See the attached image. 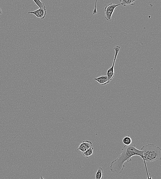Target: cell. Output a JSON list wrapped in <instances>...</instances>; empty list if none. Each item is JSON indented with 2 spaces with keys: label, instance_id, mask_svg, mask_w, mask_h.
Returning <instances> with one entry per match:
<instances>
[{
  "label": "cell",
  "instance_id": "14",
  "mask_svg": "<svg viewBox=\"0 0 161 179\" xmlns=\"http://www.w3.org/2000/svg\"><path fill=\"white\" fill-rule=\"evenodd\" d=\"M1 14H3V12L2 10H1V8H0V15Z\"/></svg>",
  "mask_w": 161,
  "mask_h": 179
},
{
  "label": "cell",
  "instance_id": "1",
  "mask_svg": "<svg viewBox=\"0 0 161 179\" xmlns=\"http://www.w3.org/2000/svg\"><path fill=\"white\" fill-rule=\"evenodd\" d=\"M122 151V152L119 157L111 162L109 166L111 171L114 174L122 173L125 168L124 163L126 162L128 163L131 161L132 157L138 156L143 159V151L136 149L134 144L125 145Z\"/></svg>",
  "mask_w": 161,
  "mask_h": 179
},
{
  "label": "cell",
  "instance_id": "5",
  "mask_svg": "<svg viewBox=\"0 0 161 179\" xmlns=\"http://www.w3.org/2000/svg\"><path fill=\"white\" fill-rule=\"evenodd\" d=\"M28 13L29 14H33L37 17L41 19H43L47 14V10L46 8H39L35 11H29Z\"/></svg>",
  "mask_w": 161,
  "mask_h": 179
},
{
  "label": "cell",
  "instance_id": "7",
  "mask_svg": "<svg viewBox=\"0 0 161 179\" xmlns=\"http://www.w3.org/2000/svg\"><path fill=\"white\" fill-rule=\"evenodd\" d=\"M94 79L102 85H105L110 82L108 80L107 76H100L98 78H95Z\"/></svg>",
  "mask_w": 161,
  "mask_h": 179
},
{
  "label": "cell",
  "instance_id": "9",
  "mask_svg": "<svg viewBox=\"0 0 161 179\" xmlns=\"http://www.w3.org/2000/svg\"><path fill=\"white\" fill-rule=\"evenodd\" d=\"M94 153V148L93 147H91L87 150V151L84 152H82V155L84 156L86 158H88L89 157L92 156Z\"/></svg>",
  "mask_w": 161,
  "mask_h": 179
},
{
  "label": "cell",
  "instance_id": "4",
  "mask_svg": "<svg viewBox=\"0 0 161 179\" xmlns=\"http://www.w3.org/2000/svg\"><path fill=\"white\" fill-rule=\"evenodd\" d=\"M120 47L119 46H116L114 48L115 53V57L114 62H113L112 66L107 71V76L108 78V80L110 82L114 78V65L115 64L116 57H117L118 53L119 52Z\"/></svg>",
  "mask_w": 161,
  "mask_h": 179
},
{
  "label": "cell",
  "instance_id": "6",
  "mask_svg": "<svg viewBox=\"0 0 161 179\" xmlns=\"http://www.w3.org/2000/svg\"><path fill=\"white\" fill-rule=\"evenodd\" d=\"M92 146V144L91 141L88 140L84 141L80 145L77 150L81 151L82 152H83Z\"/></svg>",
  "mask_w": 161,
  "mask_h": 179
},
{
  "label": "cell",
  "instance_id": "10",
  "mask_svg": "<svg viewBox=\"0 0 161 179\" xmlns=\"http://www.w3.org/2000/svg\"><path fill=\"white\" fill-rule=\"evenodd\" d=\"M103 170L102 168L99 167L98 169L96 175V179H102L103 178Z\"/></svg>",
  "mask_w": 161,
  "mask_h": 179
},
{
  "label": "cell",
  "instance_id": "12",
  "mask_svg": "<svg viewBox=\"0 0 161 179\" xmlns=\"http://www.w3.org/2000/svg\"><path fill=\"white\" fill-rule=\"evenodd\" d=\"M33 1L39 8H46L45 4L40 0H33Z\"/></svg>",
  "mask_w": 161,
  "mask_h": 179
},
{
  "label": "cell",
  "instance_id": "2",
  "mask_svg": "<svg viewBox=\"0 0 161 179\" xmlns=\"http://www.w3.org/2000/svg\"><path fill=\"white\" fill-rule=\"evenodd\" d=\"M140 150L143 152V159L144 162L148 178L149 179L150 178L149 177L145 162L150 163L160 161L161 159V149L154 144H150L143 146Z\"/></svg>",
  "mask_w": 161,
  "mask_h": 179
},
{
  "label": "cell",
  "instance_id": "3",
  "mask_svg": "<svg viewBox=\"0 0 161 179\" xmlns=\"http://www.w3.org/2000/svg\"><path fill=\"white\" fill-rule=\"evenodd\" d=\"M121 5V4H114L110 3L106 6L104 9L105 17L108 21H110L111 20L112 15L114 13V10L116 7Z\"/></svg>",
  "mask_w": 161,
  "mask_h": 179
},
{
  "label": "cell",
  "instance_id": "8",
  "mask_svg": "<svg viewBox=\"0 0 161 179\" xmlns=\"http://www.w3.org/2000/svg\"><path fill=\"white\" fill-rule=\"evenodd\" d=\"M136 0H120L121 5L124 6L134 5H135V2Z\"/></svg>",
  "mask_w": 161,
  "mask_h": 179
},
{
  "label": "cell",
  "instance_id": "11",
  "mask_svg": "<svg viewBox=\"0 0 161 179\" xmlns=\"http://www.w3.org/2000/svg\"><path fill=\"white\" fill-rule=\"evenodd\" d=\"M123 142L125 145H128L132 143V140L129 135H127L123 139Z\"/></svg>",
  "mask_w": 161,
  "mask_h": 179
},
{
  "label": "cell",
  "instance_id": "13",
  "mask_svg": "<svg viewBox=\"0 0 161 179\" xmlns=\"http://www.w3.org/2000/svg\"><path fill=\"white\" fill-rule=\"evenodd\" d=\"M97 0H96L95 8H94V9L93 11V14L94 15L97 14L98 13L97 10Z\"/></svg>",
  "mask_w": 161,
  "mask_h": 179
}]
</instances>
